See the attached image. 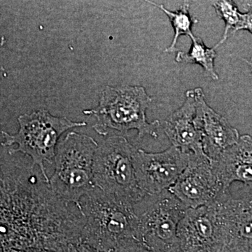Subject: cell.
<instances>
[{"label":"cell","mask_w":252,"mask_h":252,"mask_svg":"<svg viewBox=\"0 0 252 252\" xmlns=\"http://www.w3.org/2000/svg\"><path fill=\"white\" fill-rule=\"evenodd\" d=\"M68 206L34 167L0 162V250L56 251L76 241L82 217Z\"/></svg>","instance_id":"1"},{"label":"cell","mask_w":252,"mask_h":252,"mask_svg":"<svg viewBox=\"0 0 252 252\" xmlns=\"http://www.w3.org/2000/svg\"><path fill=\"white\" fill-rule=\"evenodd\" d=\"M134 206L96 187L81 201V241L99 251L111 252L126 239H135L137 216Z\"/></svg>","instance_id":"2"},{"label":"cell","mask_w":252,"mask_h":252,"mask_svg":"<svg viewBox=\"0 0 252 252\" xmlns=\"http://www.w3.org/2000/svg\"><path fill=\"white\" fill-rule=\"evenodd\" d=\"M152 102L153 98L143 86H107L101 94L98 105L83 111V114L95 117L93 128L99 135H107L109 130L123 134L136 130L137 140L147 135L156 139L158 136L160 122L149 123L146 115Z\"/></svg>","instance_id":"3"},{"label":"cell","mask_w":252,"mask_h":252,"mask_svg":"<svg viewBox=\"0 0 252 252\" xmlns=\"http://www.w3.org/2000/svg\"><path fill=\"white\" fill-rule=\"evenodd\" d=\"M97 147V142L90 136L70 132L56 149L50 189L67 205L74 204L79 212L82 198L96 188L94 163Z\"/></svg>","instance_id":"4"},{"label":"cell","mask_w":252,"mask_h":252,"mask_svg":"<svg viewBox=\"0 0 252 252\" xmlns=\"http://www.w3.org/2000/svg\"><path fill=\"white\" fill-rule=\"evenodd\" d=\"M19 130L15 135L2 131L4 141L2 147L16 144V149H9L10 155L21 153L31 157V166L39 167L41 175L49 185L44 162L53 164L56 149L61 136L74 127L86 126L84 122H72L65 117L53 116L45 109L35 111L31 114H25L18 119Z\"/></svg>","instance_id":"5"},{"label":"cell","mask_w":252,"mask_h":252,"mask_svg":"<svg viewBox=\"0 0 252 252\" xmlns=\"http://www.w3.org/2000/svg\"><path fill=\"white\" fill-rule=\"evenodd\" d=\"M135 150L124 136H111L97 147L94 163L95 187L133 205L147 195L136 178L133 163Z\"/></svg>","instance_id":"6"},{"label":"cell","mask_w":252,"mask_h":252,"mask_svg":"<svg viewBox=\"0 0 252 252\" xmlns=\"http://www.w3.org/2000/svg\"><path fill=\"white\" fill-rule=\"evenodd\" d=\"M136 240L158 252H181L177 238L179 223L187 207L170 190L147 195L135 204Z\"/></svg>","instance_id":"7"},{"label":"cell","mask_w":252,"mask_h":252,"mask_svg":"<svg viewBox=\"0 0 252 252\" xmlns=\"http://www.w3.org/2000/svg\"><path fill=\"white\" fill-rule=\"evenodd\" d=\"M168 190L187 208L212 205L229 191L205 154H190L187 167Z\"/></svg>","instance_id":"8"},{"label":"cell","mask_w":252,"mask_h":252,"mask_svg":"<svg viewBox=\"0 0 252 252\" xmlns=\"http://www.w3.org/2000/svg\"><path fill=\"white\" fill-rule=\"evenodd\" d=\"M190 155L174 146L157 153L136 149L133 163L140 189L147 195L168 190L187 167Z\"/></svg>","instance_id":"9"},{"label":"cell","mask_w":252,"mask_h":252,"mask_svg":"<svg viewBox=\"0 0 252 252\" xmlns=\"http://www.w3.org/2000/svg\"><path fill=\"white\" fill-rule=\"evenodd\" d=\"M177 238L181 252H215L224 247L215 203L187 209Z\"/></svg>","instance_id":"10"},{"label":"cell","mask_w":252,"mask_h":252,"mask_svg":"<svg viewBox=\"0 0 252 252\" xmlns=\"http://www.w3.org/2000/svg\"><path fill=\"white\" fill-rule=\"evenodd\" d=\"M215 205L224 246L230 250L252 249V195L235 198L228 191Z\"/></svg>","instance_id":"11"},{"label":"cell","mask_w":252,"mask_h":252,"mask_svg":"<svg viewBox=\"0 0 252 252\" xmlns=\"http://www.w3.org/2000/svg\"><path fill=\"white\" fill-rule=\"evenodd\" d=\"M193 91L196 105L195 122L201 133L204 152L214 161L238 142L240 134L225 117L207 103L203 89L195 88Z\"/></svg>","instance_id":"12"},{"label":"cell","mask_w":252,"mask_h":252,"mask_svg":"<svg viewBox=\"0 0 252 252\" xmlns=\"http://www.w3.org/2000/svg\"><path fill=\"white\" fill-rule=\"evenodd\" d=\"M196 105L194 91L186 92L183 104L172 113L164 122L163 130L172 146L187 154H205L201 133L196 122Z\"/></svg>","instance_id":"13"},{"label":"cell","mask_w":252,"mask_h":252,"mask_svg":"<svg viewBox=\"0 0 252 252\" xmlns=\"http://www.w3.org/2000/svg\"><path fill=\"white\" fill-rule=\"evenodd\" d=\"M212 162L214 170L225 190L234 182L252 187V137L240 136L238 142Z\"/></svg>","instance_id":"14"},{"label":"cell","mask_w":252,"mask_h":252,"mask_svg":"<svg viewBox=\"0 0 252 252\" xmlns=\"http://www.w3.org/2000/svg\"><path fill=\"white\" fill-rule=\"evenodd\" d=\"M145 1L163 11L168 17L172 28H173L174 32H175L173 39H172L170 45L164 50V52L167 53V54L177 52L179 50L176 45H177V41L181 36H189L190 39L195 37V36L194 35L193 32H192V28H193V25L198 23V21L196 18H194L190 14L189 0H184L180 9L174 11L167 9L164 6V5L157 4L150 0H145Z\"/></svg>","instance_id":"15"},{"label":"cell","mask_w":252,"mask_h":252,"mask_svg":"<svg viewBox=\"0 0 252 252\" xmlns=\"http://www.w3.org/2000/svg\"><path fill=\"white\" fill-rule=\"evenodd\" d=\"M191 41L192 44L188 52L177 51L176 62L199 64L203 68L207 77L214 81H218L219 75L215 67V61L217 56L216 49L207 47L203 39L198 36H195Z\"/></svg>","instance_id":"16"},{"label":"cell","mask_w":252,"mask_h":252,"mask_svg":"<svg viewBox=\"0 0 252 252\" xmlns=\"http://www.w3.org/2000/svg\"><path fill=\"white\" fill-rule=\"evenodd\" d=\"M213 6L217 16L225 23L224 31L221 39L215 45V49L224 44L230 33L234 32L235 28L240 21L241 12L239 11L233 0H208Z\"/></svg>","instance_id":"17"},{"label":"cell","mask_w":252,"mask_h":252,"mask_svg":"<svg viewBox=\"0 0 252 252\" xmlns=\"http://www.w3.org/2000/svg\"><path fill=\"white\" fill-rule=\"evenodd\" d=\"M111 252H158L149 248L139 240L134 238L126 239L118 245Z\"/></svg>","instance_id":"18"},{"label":"cell","mask_w":252,"mask_h":252,"mask_svg":"<svg viewBox=\"0 0 252 252\" xmlns=\"http://www.w3.org/2000/svg\"><path fill=\"white\" fill-rule=\"evenodd\" d=\"M240 31H247L252 34V11L240 14V21L233 33Z\"/></svg>","instance_id":"19"},{"label":"cell","mask_w":252,"mask_h":252,"mask_svg":"<svg viewBox=\"0 0 252 252\" xmlns=\"http://www.w3.org/2000/svg\"><path fill=\"white\" fill-rule=\"evenodd\" d=\"M61 252H102L81 241L71 243Z\"/></svg>","instance_id":"20"},{"label":"cell","mask_w":252,"mask_h":252,"mask_svg":"<svg viewBox=\"0 0 252 252\" xmlns=\"http://www.w3.org/2000/svg\"><path fill=\"white\" fill-rule=\"evenodd\" d=\"M23 252H56L54 251H51V250H46L44 248H30L28 250H24Z\"/></svg>","instance_id":"21"},{"label":"cell","mask_w":252,"mask_h":252,"mask_svg":"<svg viewBox=\"0 0 252 252\" xmlns=\"http://www.w3.org/2000/svg\"><path fill=\"white\" fill-rule=\"evenodd\" d=\"M243 8L247 11H252V0H243Z\"/></svg>","instance_id":"22"},{"label":"cell","mask_w":252,"mask_h":252,"mask_svg":"<svg viewBox=\"0 0 252 252\" xmlns=\"http://www.w3.org/2000/svg\"><path fill=\"white\" fill-rule=\"evenodd\" d=\"M244 61H245V63L248 64L249 67H250V71H251V74L252 76V57L250 60L248 59H244Z\"/></svg>","instance_id":"23"},{"label":"cell","mask_w":252,"mask_h":252,"mask_svg":"<svg viewBox=\"0 0 252 252\" xmlns=\"http://www.w3.org/2000/svg\"><path fill=\"white\" fill-rule=\"evenodd\" d=\"M215 252H231L229 249L226 248V247H223V248H220V250H217V251Z\"/></svg>","instance_id":"24"}]
</instances>
